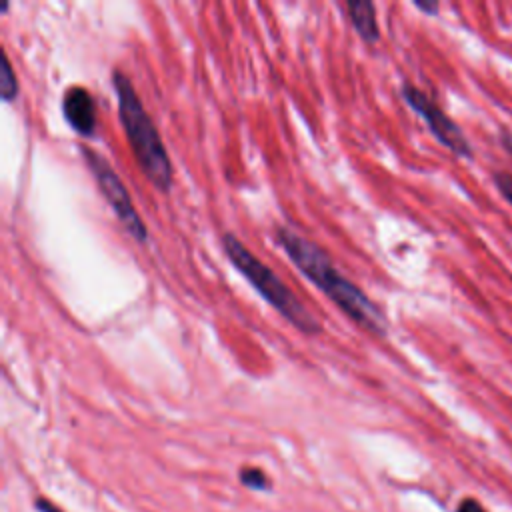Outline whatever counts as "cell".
I'll return each instance as SVG.
<instances>
[{
    "label": "cell",
    "mask_w": 512,
    "mask_h": 512,
    "mask_svg": "<svg viewBox=\"0 0 512 512\" xmlns=\"http://www.w3.org/2000/svg\"><path fill=\"white\" fill-rule=\"evenodd\" d=\"M276 242L288 254L294 266L354 324L376 336L386 334L388 326L384 312L332 264L330 256L322 248L286 226L276 228Z\"/></svg>",
    "instance_id": "1"
},
{
    "label": "cell",
    "mask_w": 512,
    "mask_h": 512,
    "mask_svg": "<svg viewBox=\"0 0 512 512\" xmlns=\"http://www.w3.org/2000/svg\"><path fill=\"white\" fill-rule=\"evenodd\" d=\"M112 84L118 96V118L142 174L154 188L168 192L172 188L174 168L154 120L146 112L130 78L122 70H114Z\"/></svg>",
    "instance_id": "2"
},
{
    "label": "cell",
    "mask_w": 512,
    "mask_h": 512,
    "mask_svg": "<svg viewBox=\"0 0 512 512\" xmlns=\"http://www.w3.org/2000/svg\"><path fill=\"white\" fill-rule=\"evenodd\" d=\"M222 248L232 266L284 320H288L304 334H318L322 330L320 322L298 300V296L280 280L272 268H268L254 252H250L238 236L226 232L222 236Z\"/></svg>",
    "instance_id": "3"
},
{
    "label": "cell",
    "mask_w": 512,
    "mask_h": 512,
    "mask_svg": "<svg viewBox=\"0 0 512 512\" xmlns=\"http://www.w3.org/2000/svg\"><path fill=\"white\" fill-rule=\"evenodd\" d=\"M82 154L86 160V166L90 168L104 200L108 202V206L112 208V212L116 214V218L120 220V224L126 228V232L140 244H144L148 240V228L142 220V216L138 214L130 192L126 190L122 178L118 176V172L108 164V160L104 156H100L98 152H94L88 146H82Z\"/></svg>",
    "instance_id": "4"
},
{
    "label": "cell",
    "mask_w": 512,
    "mask_h": 512,
    "mask_svg": "<svg viewBox=\"0 0 512 512\" xmlns=\"http://www.w3.org/2000/svg\"><path fill=\"white\" fill-rule=\"evenodd\" d=\"M402 96L408 102V106L424 118L430 132L440 140V144H444L456 156H462V158L472 156V148H470L466 136L462 134V130L456 126V122L450 116H446L442 112V108L428 94H424L414 84L404 82Z\"/></svg>",
    "instance_id": "5"
},
{
    "label": "cell",
    "mask_w": 512,
    "mask_h": 512,
    "mask_svg": "<svg viewBox=\"0 0 512 512\" xmlns=\"http://www.w3.org/2000/svg\"><path fill=\"white\" fill-rule=\"evenodd\" d=\"M66 122L82 136H92L96 130V104L92 94L82 86H72L62 98Z\"/></svg>",
    "instance_id": "6"
},
{
    "label": "cell",
    "mask_w": 512,
    "mask_h": 512,
    "mask_svg": "<svg viewBox=\"0 0 512 512\" xmlns=\"http://www.w3.org/2000/svg\"><path fill=\"white\" fill-rule=\"evenodd\" d=\"M346 10H348L350 24L358 32V36L364 42L374 44L380 38V28H378V20H376V6L372 2H364V0H350V2H346Z\"/></svg>",
    "instance_id": "7"
},
{
    "label": "cell",
    "mask_w": 512,
    "mask_h": 512,
    "mask_svg": "<svg viewBox=\"0 0 512 512\" xmlns=\"http://www.w3.org/2000/svg\"><path fill=\"white\" fill-rule=\"evenodd\" d=\"M0 96L4 102H12L18 96L16 72H14L6 52H2V64H0Z\"/></svg>",
    "instance_id": "8"
},
{
    "label": "cell",
    "mask_w": 512,
    "mask_h": 512,
    "mask_svg": "<svg viewBox=\"0 0 512 512\" xmlns=\"http://www.w3.org/2000/svg\"><path fill=\"white\" fill-rule=\"evenodd\" d=\"M238 478H240V482H242L244 486H248V488H252V490H266V488H268V478H266V474H264L260 468H250V466H246V468L240 470Z\"/></svg>",
    "instance_id": "9"
},
{
    "label": "cell",
    "mask_w": 512,
    "mask_h": 512,
    "mask_svg": "<svg viewBox=\"0 0 512 512\" xmlns=\"http://www.w3.org/2000/svg\"><path fill=\"white\" fill-rule=\"evenodd\" d=\"M494 184L500 194L512 204V174L508 172H494Z\"/></svg>",
    "instance_id": "10"
},
{
    "label": "cell",
    "mask_w": 512,
    "mask_h": 512,
    "mask_svg": "<svg viewBox=\"0 0 512 512\" xmlns=\"http://www.w3.org/2000/svg\"><path fill=\"white\" fill-rule=\"evenodd\" d=\"M456 512H486V510H484V506L476 498H464L456 506Z\"/></svg>",
    "instance_id": "11"
},
{
    "label": "cell",
    "mask_w": 512,
    "mask_h": 512,
    "mask_svg": "<svg viewBox=\"0 0 512 512\" xmlns=\"http://www.w3.org/2000/svg\"><path fill=\"white\" fill-rule=\"evenodd\" d=\"M36 510L38 512H62L54 502H50V500H46V498H36Z\"/></svg>",
    "instance_id": "12"
},
{
    "label": "cell",
    "mask_w": 512,
    "mask_h": 512,
    "mask_svg": "<svg viewBox=\"0 0 512 512\" xmlns=\"http://www.w3.org/2000/svg\"><path fill=\"white\" fill-rule=\"evenodd\" d=\"M414 6H416L418 10L430 14V16L438 12V4H436V2H420V0H418V2H414Z\"/></svg>",
    "instance_id": "13"
},
{
    "label": "cell",
    "mask_w": 512,
    "mask_h": 512,
    "mask_svg": "<svg viewBox=\"0 0 512 512\" xmlns=\"http://www.w3.org/2000/svg\"><path fill=\"white\" fill-rule=\"evenodd\" d=\"M502 144H504V148L512 154V132H504V134H502Z\"/></svg>",
    "instance_id": "14"
}]
</instances>
